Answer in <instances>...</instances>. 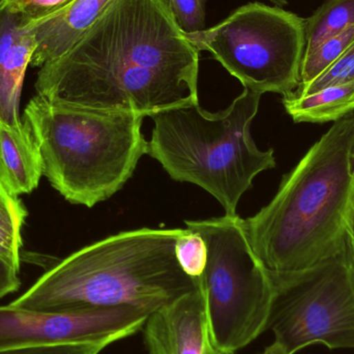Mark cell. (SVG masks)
<instances>
[{
	"mask_svg": "<svg viewBox=\"0 0 354 354\" xmlns=\"http://www.w3.org/2000/svg\"><path fill=\"white\" fill-rule=\"evenodd\" d=\"M199 53L168 0H112L66 54L39 68L35 91L54 103L151 118L198 104Z\"/></svg>",
	"mask_w": 354,
	"mask_h": 354,
	"instance_id": "cell-1",
	"label": "cell"
},
{
	"mask_svg": "<svg viewBox=\"0 0 354 354\" xmlns=\"http://www.w3.org/2000/svg\"><path fill=\"white\" fill-rule=\"evenodd\" d=\"M354 216V112L341 118L284 176L272 201L243 220L270 274L307 270L335 255Z\"/></svg>",
	"mask_w": 354,
	"mask_h": 354,
	"instance_id": "cell-2",
	"label": "cell"
},
{
	"mask_svg": "<svg viewBox=\"0 0 354 354\" xmlns=\"http://www.w3.org/2000/svg\"><path fill=\"white\" fill-rule=\"evenodd\" d=\"M185 231L141 228L106 237L60 260L10 305L39 312L136 307L153 313L201 287L177 260Z\"/></svg>",
	"mask_w": 354,
	"mask_h": 354,
	"instance_id": "cell-3",
	"label": "cell"
},
{
	"mask_svg": "<svg viewBox=\"0 0 354 354\" xmlns=\"http://www.w3.org/2000/svg\"><path fill=\"white\" fill-rule=\"evenodd\" d=\"M143 118L54 103L39 95L24 113L44 176L64 199L87 207L118 193L147 155Z\"/></svg>",
	"mask_w": 354,
	"mask_h": 354,
	"instance_id": "cell-4",
	"label": "cell"
},
{
	"mask_svg": "<svg viewBox=\"0 0 354 354\" xmlns=\"http://www.w3.org/2000/svg\"><path fill=\"white\" fill-rule=\"evenodd\" d=\"M261 95L245 88L216 113L193 104L155 114L147 153L174 180L202 187L220 202L226 216H236L254 178L276 167L274 149L261 151L251 136Z\"/></svg>",
	"mask_w": 354,
	"mask_h": 354,
	"instance_id": "cell-5",
	"label": "cell"
},
{
	"mask_svg": "<svg viewBox=\"0 0 354 354\" xmlns=\"http://www.w3.org/2000/svg\"><path fill=\"white\" fill-rule=\"evenodd\" d=\"M185 223L207 249L200 284L212 340L221 353L233 354L268 330L272 276L254 253L241 216Z\"/></svg>",
	"mask_w": 354,
	"mask_h": 354,
	"instance_id": "cell-6",
	"label": "cell"
},
{
	"mask_svg": "<svg viewBox=\"0 0 354 354\" xmlns=\"http://www.w3.org/2000/svg\"><path fill=\"white\" fill-rule=\"evenodd\" d=\"M306 23L307 19L279 6L251 2L216 26L185 35L245 88L285 97L301 83Z\"/></svg>",
	"mask_w": 354,
	"mask_h": 354,
	"instance_id": "cell-7",
	"label": "cell"
},
{
	"mask_svg": "<svg viewBox=\"0 0 354 354\" xmlns=\"http://www.w3.org/2000/svg\"><path fill=\"white\" fill-rule=\"evenodd\" d=\"M268 330L287 354L312 344L354 349V241L305 270L272 274Z\"/></svg>",
	"mask_w": 354,
	"mask_h": 354,
	"instance_id": "cell-8",
	"label": "cell"
},
{
	"mask_svg": "<svg viewBox=\"0 0 354 354\" xmlns=\"http://www.w3.org/2000/svg\"><path fill=\"white\" fill-rule=\"evenodd\" d=\"M149 314L136 307L39 312L0 306V351L103 340L116 342L139 332Z\"/></svg>",
	"mask_w": 354,
	"mask_h": 354,
	"instance_id": "cell-9",
	"label": "cell"
},
{
	"mask_svg": "<svg viewBox=\"0 0 354 354\" xmlns=\"http://www.w3.org/2000/svg\"><path fill=\"white\" fill-rule=\"evenodd\" d=\"M143 328L149 354H223L212 340L201 287L149 314Z\"/></svg>",
	"mask_w": 354,
	"mask_h": 354,
	"instance_id": "cell-10",
	"label": "cell"
},
{
	"mask_svg": "<svg viewBox=\"0 0 354 354\" xmlns=\"http://www.w3.org/2000/svg\"><path fill=\"white\" fill-rule=\"evenodd\" d=\"M111 2L74 0L57 14L28 26L37 43L30 66L41 68L62 57L93 26Z\"/></svg>",
	"mask_w": 354,
	"mask_h": 354,
	"instance_id": "cell-11",
	"label": "cell"
},
{
	"mask_svg": "<svg viewBox=\"0 0 354 354\" xmlns=\"http://www.w3.org/2000/svg\"><path fill=\"white\" fill-rule=\"evenodd\" d=\"M39 147L24 122L10 127L0 122V183L14 196L37 189L43 176Z\"/></svg>",
	"mask_w": 354,
	"mask_h": 354,
	"instance_id": "cell-12",
	"label": "cell"
},
{
	"mask_svg": "<svg viewBox=\"0 0 354 354\" xmlns=\"http://www.w3.org/2000/svg\"><path fill=\"white\" fill-rule=\"evenodd\" d=\"M283 105L295 122H338L354 112V81L326 87L308 95H287Z\"/></svg>",
	"mask_w": 354,
	"mask_h": 354,
	"instance_id": "cell-13",
	"label": "cell"
},
{
	"mask_svg": "<svg viewBox=\"0 0 354 354\" xmlns=\"http://www.w3.org/2000/svg\"><path fill=\"white\" fill-rule=\"evenodd\" d=\"M354 25V0H328L306 23L304 57Z\"/></svg>",
	"mask_w": 354,
	"mask_h": 354,
	"instance_id": "cell-14",
	"label": "cell"
},
{
	"mask_svg": "<svg viewBox=\"0 0 354 354\" xmlns=\"http://www.w3.org/2000/svg\"><path fill=\"white\" fill-rule=\"evenodd\" d=\"M27 212L18 196L8 193L0 183V260L20 270L21 229Z\"/></svg>",
	"mask_w": 354,
	"mask_h": 354,
	"instance_id": "cell-15",
	"label": "cell"
},
{
	"mask_svg": "<svg viewBox=\"0 0 354 354\" xmlns=\"http://www.w3.org/2000/svg\"><path fill=\"white\" fill-rule=\"evenodd\" d=\"M28 23L4 0H0V76L16 64L20 53V39Z\"/></svg>",
	"mask_w": 354,
	"mask_h": 354,
	"instance_id": "cell-16",
	"label": "cell"
},
{
	"mask_svg": "<svg viewBox=\"0 0 354 354\" xmlns=\"http://www.w3.org/2000/svg\"><path fill=\"white\" fill-rule=\"evenodd\" d=\"M354 41V25L340 35L324 41L313 53L304 57L301 68V84H307L317 78L330 64H334Z\"/></svg>",
	"mask_w": 354,
	"mask_h": 354,
	"instance_id": "cell-17",
	"label": "cell"
},
{
	"mask_svg": "<svg viewBox=\"0 0 354 354\" xmlns=\"http://www.w3.org/2000/svg\"><path fill=\"white\" fill-rule=\"evenodd\" d=\"M354 81V41L344 53L330 64L317 78L307 84L299 85L291 95H308L320 89L334 85L345 84ZM290 95V93H289Z\"/></svg>",
	"mask_w": 354,
	"mask_h": 354,
	"instance_id": "cell-18",
	"label": "cell"
},
{
	"mask_svg": "<svg viewBox=\"0 0 354 354\" xmlns=\"http://www.w3.org/2000/svg\"><path fill=\"white\" fill-rule=\"evenodd\" d=\"M176 257L187 276L200 280L207 259L205 241L198 233L185 228L176 243Z\"/></svg>",
	"mask_w": 354,
	"mask_h": 354,
	"instance_id": "cell-19",
	"label": "cell"
},
{
	"mask_svg": "<svg viewBox=\"0 0 354 354\" xmlns=\"http://www.w3.org/2000/svg\"><path fill=\"white\" fill-rule=\"evenodd\" d=\"M170 10L179 28L187 33L205 29L204 0H168Z\"/></svg>",
	"mask_w": 354,
	"mask_h": 354,
	"instance_id": "cell-20",
	"label": "cell"
},
{
	"mask_svg": "<svg viewBox=\"0 0 354 354\" xmlns=\"http://www.w3.org/2000/svg\"><path fill=\"white\" fill-rule=\"evenodd\" d=\"M15 12H19L29 26L41 22L64 10L74 0H4Z\"/></svg>",
	"mask_w": 354,
	"mask_h": 354,
	"instance_id": "cell-21",
	"label": "cell"
},
{
	"mask_svg": "<svg viewBox=\"0 0 354 354\" xmlns=\"http://www.w3.org/2000/svg\"><path fill=\"white\" fill-rule=\"evenodd\" d=\"M112 343L114 341L103 340L97 342L21 347L0 351V354H99Z\"/></svg>",
	"mask_w": 354,
	"mask_h": 354,
	"instance_id": "cell-22",
	"label": "cell"
},
{
	"mask_svg": "<svg viewBox=\"0 0 354 354\" xmlns=\"http://www.w3.org/2000/svg\"><path fill=\"white\" fill-rule=\"evenodd\" d=\"M18 270L0 260V299L20 288Z\"/></svg>",
	"mask_w": 354,
	"mask_h": 354,
	"instance_id": "cell-23",
	"label": "cell"
},
{
	"mask_svg": "<svg viewBox=\"0 0 354 354\" xmlns=\"http://www.w3.org/2000/svg\"><path fill=\"white\" fill-rule=\"evenodd\" d=\"M259 354H287L284 349L280 346L277 342L272 343L270 346L266 347L261 353Z\"/></svg>",
	"mask_w": 354,
	"mask_h": 354,
	"instance_id": "cell-24",
	"label": "cell"
},
{
	"mask_svg": "<svg viewBox=\"0 0 354 354\" xmlns=\"http://www.w3.org/2000/svg\"><path fill=\"white\" fill-rule=\"evenodd\" d=\"M272 3L276 4V6H279V8H282V6H286L288 3L287 0H270Z\"/></svg>",
	"mask_w": 354,
	"mask_h": 354,
	"instance_id": "cell-25",
	"label": "cell"
},
{
	"mask_svg": "<svg viewBox=\"0 0 354 354\" xmlns=\"http://www.w3.org/2000/svg\"><path fill=\"white\" fill-rule=\"evenodd\" d=\"M351 236H353V241H354V216H353V226H351Z\"/></svg>",
	"mask_w": 354,
	"mask_h": 354,
	"instance_id": "cell-26",
	"label": "cell"
}]
</instances>
